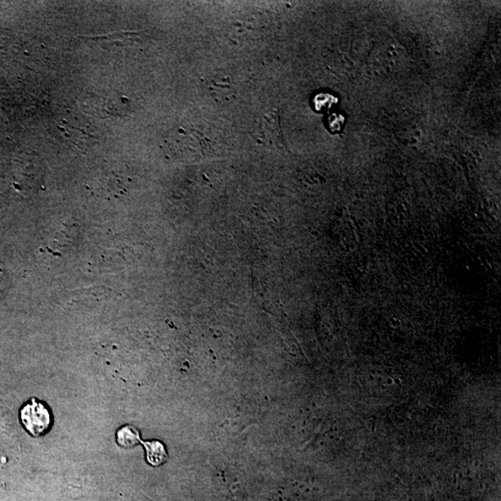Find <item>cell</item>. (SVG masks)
Returning <instances> with one entry per match:
<instances>
[{
  "label": "cell",
  "mask_w": 501,
  "mask_h": 501,
  "mask_svg": "<svg viewBox=\"0 0 501 501\" xmlns=\"http://www.w3.org/2000/svg\"><path fill=\"white\" fill-rule=\"evenodd\" d=\"M117 443L124 448H131L141 442L140 432L132 426L121 427L117 432Z\"/></svg>",
  "instance_id": "obj_3"
},
{
  "label": "cell",
  "mask_w": 501,
  "mask_h": 501,
  "mask_svg": "<svg viewBox=\"0 0 501 501\" xmlns=\"http://www.w3.org/2000/svg\"><path fill=\"white\" fill-rule=\"evenodd\" d=\"M146 450V459L152 466H161L168 459L165 445L158 440L141 441Z\"/></svg>",
  "instance_id": "obj_2"
},
{
  "label": "cell",
  "mask_w": 501,
  "mask_h": 501,
  "mask_svg": "<svg viewBox=\"0 0 501 501\" xmlns=\"http://www.w3.org/2000/svg\"><path fill=\"white\" fill-rule=\"evenodd\" d=\"M8 287V279L6 271H5L3 266L0 264V299L3 298L5 291Z\"/></svg>",
  "instance_id": "obj_4"
},
{
  "label": "cell",
  "mask_w": 501,
  "mask_h": 501,
  "mask_svg": "<svg viewBox=\"0 0 501 501\" xmlns=\"http://www.w3.org/2000/svg\"><path fill=\"white\" fill-rule=\"evenodd\" d=\"M20 417L24 428L35 437L46 434L51 426L50 410L35 399H32L31 403L24 406Z\"/></svg>",
  "instance_id": "obj_1"
}]
</instances>
